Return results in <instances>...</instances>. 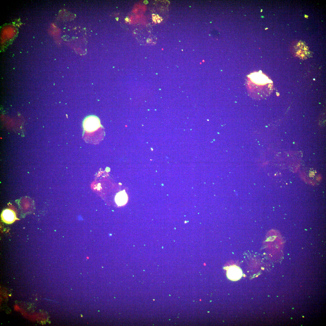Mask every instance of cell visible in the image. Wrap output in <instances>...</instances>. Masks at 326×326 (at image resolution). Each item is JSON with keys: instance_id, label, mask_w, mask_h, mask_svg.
I'll return each instance as SVG.
<instances>
[{"instance_id": "cell-1", "label": "cell", "mask_w": 326, "mask_h": 326, "mask_svg": "<svg viewBox=\"0 0 326 326\" xmlns=\"http://www.w3.org/2000/svg\"><path fill=\"white\" fill-rule=\"evenodd\" d=\"M246 84L248 94L254 99L266 97L270 95L273 88L271 80L260 71L248 75Z\"/></svg>"}, {"instance_id": "cell-2", "label": "cell", "mask_w": 326, "mask_h": 326, "mask_svg": "<svg viewBox=\"0 0 326 326\" xmlns=\"http://www.w3.org/2000/svg\"><path fill=\"white\" fill-rule=\"evenodd\" d=\"M84 130L86 133H88L95 132L99 128L101 125L99 118L94 115L89 116L86 117L84 120L83 123Z\"/></svg>"}, {"instance_id": "cell-3", "label": "cell", "mask_w": 326, "mask_h": 326, "mask_svg": "<svg viewBox=\"0 0 326 326\" xmlns=\"http://www.w3.org/2000/svg\"><path fill=\"white\" fill-rule=\"evenodd\" d=\"M226 274L228 279L231 280L237 281L241 277L242 273L239 267L234 265L228 267Z\"/></svg>"}, {"instance_id": "cell-4", "label": "cell", "mask_w": 326, "mask_h": 326, "mask_svg": "<svg viewBox=\"0 0 326 326\" xmlns=\"http://www.w3.org/2000/svg\"><path fill=\"white\" fill-rule=\"evenodd\" d=\"M1 218L5 222L8 224L11 223L17 219L15 213L9 209H6L2 211Z\"/></svg>"}, {"instance_id": "cell-5", "label": "cell", "mask_w": 326, "mask_h": 326, "mask_svg": "<svg viewBox=\"0 0 326 326\" xmlns=\"http://www.w3.org/2000/svg\"><path fill=\"white\" fill-rule=\"evenodd\" d=\"M128 199V196L125 190L118 193L116 195L115 199L116 204L120 206L126 204L127 202Z\"/></svg>"}]
</instances>
